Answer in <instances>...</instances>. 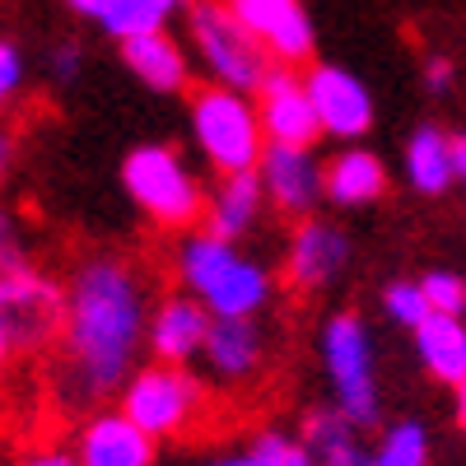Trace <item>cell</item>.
<instances>
[{
	"label": "cell",
	"mask_w": 466,
	"mask_h": 466,
	"mask_svg": "<svg viewBox=\"0 0 466 466\" xmlns=\"http://www.w3.org/2000/svg\"><path fill=\"white\" fill-rule=\"evenodd\" d=\"M70 452H75V466H154L159 443L145 430H136L116 406H98L80 420Z\"/></svg>",
	"instance_id": "2e32d148"
},
{
	"label": "cell",
	"mask_w": 466,
	"mask_h": 466,
	"mask_svg": "<svg viewBox=\"0 0 466 466\" xmlns=\"http://www.w3.org/2000/svg\"><path fill=\"white\" fill-rule=\"evenodd\" d=\"M61 5H66L75 19H85V24H103V15L112 10V0H61Z\"/></svg>",
	"instance_id": "d6a6232c"
},
{
	"label": "cell",
	"mask_w": 466,
	"mask_h": 466,
	"mask_svg": "<svg viewBox=\"0 0 466 466\" xmlns=\"http://www.w3.org/2000/svg\"><path fill=\"white\" fill-rule=\"evenodd\" d=\"M266 355H270V336L261 318H215L201 364H206V378L219 387H248L261 378Z\"/></svg>",
	"instance_id": "5bb4252c"
},
{
	"label": "cell",
	"mask_w": 466,
	"mask_h": 466,
	"mask_svg": "<svg viewBox=\"0 0 466 466\" xmlns=\"http://www.w3.org/2000/svg\"><path fill=\"white\" fill-rule=\"evenodd\" d=\"M182 24H187V56L206 75V85H219L233 94L261 89V80L270 75V56L233 24V15L219 0H191Z\"/></svg>",
	"instance_id": "52a82bcc"
},
{
	"label": "cell",
	"mask_w": 466,
	"mask_h": 466,
	"mask_svg": "<svg viewBox=\"0 0 466 466\" xmlns=\"http://www.w3.org/2000/svg\"><path fill=\"white\" fill-rule=\"evenodd\" d=\"M122 66L136 75V85L149 94H191V56L182 47V37H173V28L164 33H140L116 43Z\"/></svg>",
	"instance_id": "e0dca14e"
},
{
	"label": "cell",
	"mask_w": 466,
	"mask_h": 466,
	"mask_svg": "<svg viewBox=\"0 0 466 466\" xmlns=\"http://www.w3.org/2000/svg\"><path fill=\"white\" fill-rule=\"evenodd\" d=\"M210 313L182 289L154 299V313H149V331H145V355L154 364H182L191 369L206 350L210 336Z\"/></svg>",
	"instance_id": "9a60e30c"
},
{
	"label": "cell",
	"mask_w": 466,
	"mask_h": 466,
	"mask_svg": "<svg viewBox=\"0 0 466 466\" xmlns=\"http://www.w3.org/2000/svg\"><path fill=\"white\" fill-rule=\"evenodd\" d=\"M191 0H112V10L103 15V33L112 43H127V37H140V33H164L173 28V19L187 15Z\"/></svg>",
	"instance_id": "603a6c76"
},
{
	"label": "cell",
	"mask_w": 466,
	"mask_h": 466,
	"mask_svg": "<svg viewBox=\"0 0 466 466\" xmlns=\"http://www.w3.org/2000/svg\"><path fill=\"white\" fill-rule=\"evenodd\" d=\"M303 85H308V98H313L322 136H331L340 145H360L373 131V94L355 70L318 61L303 70Z\"/></svg>",
	"instance_id": "8fae6325"
},
{
	"label": "cell",
	"mask_w": 466,
	"mask_h": 466,
	"mask_svg": "<svg viewBox=\"0 0 466 466\" xmlns=\"http://www.w3.org/2000/svg\"><path fill=\"white\" fill-rule=\"evenodd\" d=\"M85 70V47L80 43H52L47 52V80L52 85H75Z\"/></svg>",
	"instance_id": "f546056e"
},
{
	"label": "cell",
	"mask_w": 466,
	"mask_h": 466,
	"mask_svg": "<svg viewBox=\"0 0 466 466\" xmlns=\"http://www.w3.org/2000/svg\"><path fill=\"white\" fill-rule=\"evenodd\" d=\"M373 466H430V430L420 420H392L373 443Z\"/></svg>",
	"instance_id": "cb8c5ba5"
},
{
	"label": "cell",
	"mask_w": 466,
	"mask_h": 466,
	"mask_svg": "<svg viewBox=\"0 0 466 466\" xmlns=\"http://www.w3.org/2000/svg\"><path fill=\"white\" fill-rule=\"evenodd\" d=\"M452 173L466 187V136H452Z\"/></svg>",
	"instance_id": "d590c367"
},
{
	"label": "cell",
	"mask_w": 466,
	"mask_h": 466,
	"mask_svg": "<svg viewBox=\"0 0 466 466\" xmlns=\"http://www.w3.org/2000/svg\"><path fill=\"white\" fill-rule=\"evenodd\" d=\"M322 373L331 387V406L355 424V430H373L382 420V392H378V350L360 313H331L322 322Z\"/></svg>",
	"instance_id": "5b68a950"
},
{
	"label": "cell",
	"mask_w": 466,
	"mask_h": 466,
	"mask_svg": "<svg viewBox=\"0 0 466 466\" xmlns=\"http://www.w3.org/2000/svg\"><path fill=\"white\" fill-rule=\"evenodd\" d=\"M406 182L420 191V197H443V191L457 182L452 173V136L434 122H424L406 136V154H401Z\"/></svg>",
	"instance_id": "44dd1931"
},
{
	"label": "cell",
	"mask_w": 466,
	"mask_h": 466,
	"mask_svg": "<svg viewBox=\"0 0 466 466\" xmlns=\"http://www.w3.org/2000/svg\"><path fill=\"white\" fill-rule=\"evenodd\" d=\"M154 313L149 270L116 252H85L66 276V322L56 336L52 382L66 410H98L145 364V331Z\"/></svg>",
	"instance_id": "6da1fadb"
},
{
	"label": "cell",
	"mask_w": 466,
	"mask_h": 466,
	"mask_svg": "<svg viewBox=\"0 0 466 466\" xmlns=\"http://www.w3.org/2000/svg\"><path fill=\"white\" fill-rule=\"evenodd\" d=\"M10 168H15V136L0 131V182L10 177Z\"/></svg>",
	"instance_id": "e575fe53"
},
{
	"label": "cell",
	"mask_w": 466,
	"mask_h": 466,
	"mask_svg": "<svg viewBox=\"0 0 466 466\" xmlns=\"http://www.w3.org/2000/svg\"><path fill=\"white\" fill-rule=\"evenodd\" d=\"M387 197V168L373 149L340 145L331 159H322V201L336 210H360Z\"/></svg>",
	"instance_id": "d6986e66"
},
{
	"label": "cell",
	"mask_w": 466,
	"mask_h": 466,
	"mask_svg": "<svg viewBox=\"0 0 466 466\" xmlns=\"http://www.w3.org/2000/svg\"><path fill=\"white\" fill-rule=\"evenodd\" d=\"M415 355H420V364L430 369V378H439V382H448V387H457V382H466V322L461 318H424L415 331Z\"/></svg>",
	"instance_id": "7402d4cb"
},
{
	"label": "cell",
	"mask_w": 466,
	"mask_h": 466,
	"mask_svg": "<svg viewBox=\"0 0 466 466\" xmlns=\"http://www.w3.org/2000/svg\"><path fill=\"white\" fill-rule=\"evenodd\" d=\"M252 43L270 56V66H308L318 52V28L303 0H219Z\"/></svg>",
	"instance_id": "9c48e42d"
},
{
	"label": "cell",
	"mask_w": 466,
	"mask_h": 466,
	"mask_svg": "<svg viewBox=\"0 0 466 466\" xmlns=\"http://www.w3.org/2000/svg\"><path fill=\"white\" fill-rule=\"evenodd\" d=\"M15 355H19V350H15V340H10V327L0 322V382H5V373H10Z\"/></svg>",
	"instance_id": "836d02e7"
},
{
	"label": "cell",
	"mask_w": 466,
	"mask_h": 466,
	"mask_svg": "<svg viewBox=\"0 0 466 466\" xmlns=\"http://www.w3.org/2000/svg\"><path fill=\"white\" fill-rule=\"evenodd\" d=\"M28 261H37V252L28 243V228H24L15 206L0 201V280L15 276V270H24Z\"/></svg>",
	"instance_id": "484cf974"
},
{
	"label": "cell",
	"mask_w": 466,
	"mask_h": 466,
	"mask_svg": "<svg viewBox=\"0 0 466 466\" xmlns=\"http://www.w3.org/2000/svg\"><path fill=\"white\" fill-rule=\"evenodd\" d=\"M187 127H191V145H197V154L215 168V177L252 173L261 149H266L252 94H233V89H219V85H191Z\"/></svg>",
	"instance_id": "277c9868"
},
{
	"label": "cell",
	"mask_w": 466,
	"mask_h": 466,
	"mask_svg": "<svg viewBox=\"0 0 466 466\" xmlns=\"http://www.w3.org/2000/svg\"><path fill=\"white\" fill-rule=\"evenodd\" d=\"M382 313L392 318L397 327H406V331H415L424 318H434L430 313V303H424V294H420V280H392L382 289Z\"/></svg>",
	"instance_id": "83f0119b"
},
{
	"label": "cell",
	"mask_w": 466,
	"mask_h": 466,
	"mask_svg": "<svg viewBox=\"0 0 466 466\" xmlns=\"http://www.w3.org/2000/svg\"><path fill=\"white\" fill-rule=\"evenodd\" d=\"M266 191H261V177L257 168L252 173H224L206 187V219L201 228L215 233V238H228V243H243L248 233H257V224L266 219Z\"/></svg>",
	"instance_id": "ac0fdd59"
},
{
	"label": "cell",
	"mask_w": 466,
	"mask_h": 466,
	"mask_svg": "<svg viewBox=\"0 0 466 466\" xmlns=\"http://www.w3.org/2000/svg\"><path fill=\"white\" fill-rule=\"evenodd\" d=\"M19 466H75V452L70 448H56V443H43L19 457Z\"/></svg>",
	"instance_id": "1f68e13d"
},
{
	"label": "cell",
	"mask_w": 466,
	"mask_h": 466,
	"mask_svg": "<svg viewBox=\"0 0 466 466\" xmlns=\"http://www.w3.org/2000/svg\"><path fill=\"white\" fill-rule=\"evenodd\" d=\"M28 89V56L15 37H0V116H5Z\"/></svg>",
	"instance_id": "f1b7e54d"
},
{
	"label": "cell",
	"mask_w": 466,
	"mask_h": 466,
	"mask_svg": "<svg viewBox=\"0 0 466 466\" xmlns=\"http://www.w3.org/2000/svg\"><path fill=\"white\" fill-rule=\"evenodd\" d=\"M452 75H457V66L448 61V56H424V89L430 94H448L452 89Z\"/></svg>",
	"instance_id": "4dcf8cb0"
},
{
	"label": "cell",
	"mask_w": 466,
	"mask_h": 466,
	"mask_svg": "<svg viewBox=\"0 0 466 466\" xmlns=\"http://www.w3.org/2000/svg\"><path fill=\"white\" fill-rule=\"evenodd\" d=\"M206 466H252V461H248V452H224V457H210Z\"/></svg>",
	"instance_id": "74e56055"
},
{
	"label": "cell",
	"mask_w": 466,
	"mask_h": 466,
	"mask_svg": "<svg viewBox=\"0 0 466 466\" xmlns=\"http://www.w3.org/2000/svg\"><path fill=\"white\" fill-rule=\"evenodd\" d=\"M173 280L210 318H261L276 299V270L243 243L215 238L206 228H187L173 243Z\"/></svg>",
	"instance_id": "7a4b0ae2"
},
{
	"label": "cell",
	"mask_w": 466,
	"mask_h": 466,
	"mask_svg": "<svg viewBox=\"0 0 466 466\" xmlns=\"http://www.w3.org/2000/svg\"><path fill=\"white\" fill-rule=\"evenodd\" d=\"M420 294L430 303V313H439V318L466 313V276H457V270H430V276H420Z\"/></svg>",
	"instance_id": "4316f807"
},
{
	"label": "cell",
	"mask_w": 466,
	"mask_h": 466,
	"mask_svg": "<svg viewBox=\"0 0 466 466\" xmlns=\"http://www.w3.org/2000/svg\"><path fill=\"white\" fill-rule=\"evenodd\" d=\"M243 452H248L252 466H318L313 452H308V443L289 430H257Z\"/></svg>",
	"instance_id": "d4e9b609"
},
{
	"label": "cell",
	"mask_w": 466,
	"mask_h": 466,
	"mask_svg": "<svg viewBox=\"0 0 466 466\" xmlns=\"http://www.w3.org/2000/svg\"><path fill=\"white\" fill-rule=\"evenodd\" d=\"M116 410H122L136 430H145L154 443L187 439L206 415V378L182 364H154L145 360L127 387L116 392Z\"/></svg>",
	"instance_id": "8992f818"
},
{
	"label": "cell",
	"mask_w": 466,
	"mask_h": 466,
	"mask_svg": "<svg viewBox=\"0 0 466 466\" xmlns=\"http://www.w3.org/2000/svg\"><path fill=\"white\" fill-rule=\"evenodd\" d=\"M252 103H257V122H261L266 145H303V149H318L322 127H318L313 98H308L303 70L270 66V75L261 80V89L252 94Z\"/></svg>",
	"instance_id": "4fadbf2b"
},
{
	"label": "cell",
	"mask_w": 466,
	"mask_h": 466,
	"mask_svg": "<svg viewBox=\"0 0 466 466\" xmlns=\"http://www.w3.org/2000/svg\"><path fill=\"white\" fill-rule=\"evenodd\" d=\"M299 439L308 443L318 466H373V443H364V430H355L336 406H313L299 424Z\"/></svg>",
	"instance_id": "ffe728a7"
},
{
	"label": "cell",
	"mask_w": 466,
	"mask_h": 466,
	"mask_svg": "<svg viewBox=\"0 0 466 466\" xmlns=\"http://www.w3.org/2000/svg\"><path fill=\"white\" fill-rule=\"evenodd\" d=\"M452 415H457V424L466 430V382H457V387H452Z\"/></svg>",
	"instance_id": "8d00e7d4"
},
{
	"label": "cell",
	"mask_w": 466,
	"mask_h": 466,
	"mask_svg": "<svg viewBox=\"0 0 466 466\" xmlns=\"http://www.w3.org/2000/svg\"><path fill=\"white\" fill-rule=\"evenodd\" d=\"M350 266V238L345 228H336L331 219H299L285 238V257H280V280L294 294H327Z\"/></svg>",
	"instance_id": "30bf717a"
},
{
	"label": "cell",
	"mask_w": 466,
	"mask_h": 466,
	"mask_svg": "<svg viewBox=\"0 0 466 466\" xmlns=\"http://www.w3.org/2000/svg\"><path fill=\"white\" fill-rule=\"evenodd\" d=\"M116 177H122L127 201L154 228H168V233L201 228V219H206V182L182 159L177 145H164V140L131 145Z\"/></svg>",
	"instance_id": "3957f363"
},
{
	"label": "cell",
	"mask_w": 466,
	"mask_h": 466,
	"mask_svg": "<svg viewBox=\"0 0 466 466\" xmlns=\"http://www.w3.org/2000/svg\"><path fill=\"white\" fill-rule=\"evenodd\" d=\"M0 322L10 327L19 355L52 350L66 322V280L43 261H28L24 270L0 280Z\"/></svg>",
	"instance_id": "ba28073f"
},
{
	"label": "cell",
	"mask_w": 466,
	"mask_h": 466,
	"mask_svg": "<svg viewBox=\"0 0 466 466\" xmlns=\"http://www.w3.org/2000/svg\"><path fill=\"white\" fill-rule=\"evenodd\" d=\"M257 177H261V191H266V206L280 219L299 224V219L318 215V206H322V159H318V149L266 145L261 159H257Z\"/></svg>",
	"instance_id": "7c38bea8"
}]
</instances>
